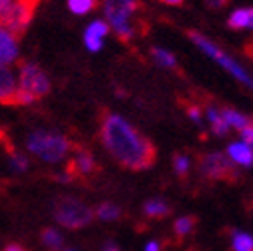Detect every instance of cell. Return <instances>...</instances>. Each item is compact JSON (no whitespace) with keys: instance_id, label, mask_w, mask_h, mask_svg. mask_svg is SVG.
<instances>
[{"instance_id":"cell-18","label":"cell","mask_w":253,"mask_h":251,"mask_svg":"<svg viewBox=\"0 0 253 251\" xmlns=\"http://www.w3.org/2000/svg\"><path fill=\"white\" fill-rule=\"evenodd\" d=\"M197 225V219L195 217H179L175 221V233L177 237H187L189 233H193Z\"/></svg>"},{"instance_id":"cell-5","label":"cell","mask_w":253,"mask_h":251,"mask_svg":"<svg viewBox=\"0 0 253 251\" xmlns=\"http://www.w3.org/2000/svg\"><path fill=\"white\" fill-rule=\"evenodd\" d=\"M18 86L24 92H28L35 101L44 99L50 92V81L44 75V71L39 65L28 62V60L18 62Z\"/></svg>"},{"instance_id":"cell-36","label":"cell","mask_w":253,"mask_h":251,"mask_svg":"<svg viewBox=\"0 0 253 251\" xmlns=\"http://www.w3.org/2000/svg\"><path fill=\"white\" fill-rule=\"evenodd\" d=\"M249 147H251V149H253V143H251V145H249Z\"/></svg>"},{"instance_id":"cell-35","label":"cell","mask_w":253,"mask_h":251,"mask_svg":"<svg viewBox=\"0 0 253 251\" xmlns=\"http://www.w3.org/2000/svg\"><path fill=\"white\" fill-rule=\"evenodd\" d=\"M105 251H119V249H117L115 245H107V247H105Z\"/></svg>"},{"instance_id":"cell-9","label":"cell","mask_w":253,"mask_h":251,"mask_svg":"<svg viewBox=\"0 0 253 251\" xmlns=\"http://www.w3.org/2000/svg\"><path fill=\"white\" fill-rule=\"evenodd\" d=\"M18 58V39L0 26V62L10 65Z\"/></svg>"},{"instance_id":"cell-31","label":"cell","mask_w":253,"mask_h":251,"mask_svg":"<svg viewBox=\"0 0 253 251\" xmlns=\"http://www.w3.org/2000/svg\"><path fill=\"white\" fill-rule=\"evenodd\" d=\"M157 2H163V4H169V6H183L185 0H157Z\"/></svg>"},{"instance_id":"cell-1","label":"cell","mask_w":253,"mask_h":251,"mask_svg":"<svg viewBox=\"0 0 253 251\" xmlns=\"http://www.w3.org/2000/svg\"><path fill=\"white\" fill-rule=\"evenodd\" d=\"M99 137L111 157L125 169L145 171L157 161V149L153 141L115 113H103Z\"/></svg>"},{"instance_id":"cell-10","label":"cell","mask_w":253,"mask_h":251,"mask_svg":"<svg viewBox=\"0 0 253 251\" xmlns=\"http://www.w3.org/2000/svg\"><path fill=\"white\" fill-rule=\"evenodd\" d=\"M105 14H107L111 30H115V35L121 41H131L133 39L135 28H133L131 16H123V14H117V12H105Z\"/></svg>"},{"instance_id":"cell-37","label":"cell","mask_w":253,"mask_h":251,"mask_svg":"<svg viewBox=\"0 0 253 251\" xmlns=\"http://www.w3.org/2000/svg\"><path fill=\"white\" fill-rule=\"evenodd\" d=\"M8 145H10V143H8ZM4 147H6V145H4Z\"/></svg>"},{"instance_id":"cell-19","label":"cell","mask_w":253,"mask_h":251,"mask_svg":"<svg viewBox=\"0 0 253 251\" xmlns=\"http://www.w3.org/2000/svg\"><path fill=\"white\" fill-rule=\"evenodd\" d=\"M233 249L235 251H253V237L243 231H233Z\"/></svg>"},{"instance_id":"cell-22","label":"cell","mask_w":253,"mask_h":251,"mask_svg":"<svg viewBox=\"0 0 253 251\" xmlns=\"http://www.w3.org/2000/svg\"><path fill=\"white\" fill-rule=\"evenodd\" d=\"M42 243L48 247V249H60V245H62V235L58 233V231H54V229H42Z\"/></svg>"},{"instance_id":"cell-34","label":"cell","mask_w":253,"mask_h":251,"mask_svg":"<svg viewBox=\"0 0 253 251\" xmlns=\"http://www.w3.org/2000/svg\"><path fill=\"white\" fill-rule=\"evenodd\" d=\"M249 10V20H247V28H253V8H247Z\"/></svg>"},{"instance_id":"cell-7","label":"cell","mask_w":253,"mask_h":251,"mask_svg":"<svg viewBox=\"0 0 253 251\" xmlns=\"http://www.w3.org/2000/svg\"><path fill=\"white\" fill-rule=\"evenodd\" d=\"M65 173L71 177V181H86L94 173H99V165H97V161H94L90 151H86L84 147H79L75 159L69 161Z\"/></svg>"},{"instance_id":"cell-6","label":"cell","mask_w":253,"mask_h":251,"mask_svg":"<svg viewBox=\"0 0 253 251\" xmlns=\"http://www.w3.org/2000/svg\"><path fill=\"white\" fill-rule=\"evenodd\" d=\"M189 39H191V41H193V42H195V44H197V46H199V48H201L205 54H209V56H211L215 62H219V65L223 67L225 71H229V73H231L235 79H239V81H241V83H245L247 86H253V79H251V77H249V75H247V73H245V71H243V69L237 65L235 60H231V58H229V56H227L223 50L217 48V46H215V44H213L209 39H205L203 35L195 33V30H189Z\"/></svg>"},{"instance_id":"cell-8","label":"cell","mask_w":253,"mask_h":251,"mask_svg":"<svg viewBox=\"0 0 253 251\" xmlns=\"http://www.w3.org/2000/svg\"><path fill=\"white\" fill-rule=\"evenodd\" d=\"M18 79L14 77V73L0 62V105H12L16 107V99H18Z\"/></svg>"},{"instance_id":"cell-11","label":"cell","mask_w":253,"mask_h":251,"mask_svg":"<svg viewBox=\"0 0 253 251\" xmlns=\"http://www.w3.org/2000/svg\"><path fill=\"white\" fill-rule=\"evenodd\" d=\"M141 6L139 0H105V12H117L123 16H133Z\"/></svg>"},{"instance_id":"cell-21","label":"cell","mask_w":253,"mask_h":251,"mask_svg":"<svg viewBox=\"0 0 253 251\" xmlns=\"http://www.w3.org/2000/svg\"><path fill=\"white\" fill-rule=\"evenodd\" d=\"M69 8L75 14H88L97 8V0H69Z\"/></svg>"},{"instance_id":"cell-14","label":"cell","mask_w":253,"mask_h":251,"mask_svg":"<svg viewBox=\"0 0 253 251\" xmlns=\"http://www.w3.org/2000/svg\"><path fill=\"white\" fill-rule=\"evenodd\" d=\"M205 113H207V119H209V123H211V129H213L215 135L223 137V135L229 133V125L225 123L223 117H221V111H219V109H215V107L209 105V107L205 109Z\"/></svg>"},{"instance_id":"cell-24","label":"cell","mask_w":253,"mask_h":251,"mask_svg":"<svg viewBox=\"0 0 253 251\" xmlns=\"http://www.w3.org/2000/svg\"><path fill=\"white\" fill-rule=\"evenodd\" d=\"M109 30H111V26L107 24V22H103V20H94L84 33H88V35H92V37H99V39H105L107 35H109Z\"/></svg>"},{"instance_id":"cell-32","label":"cell","mask_w":253,"mask_h":251,"mask_svg":"<svg viewBox=\"0 0 253 251\" xmlns=\"http://www.w3.org/2000/svg\"><path fill=\"white\" fill-rule=\"evenodd\" d=\"M12 2H14V0H0V14H2V12H4Z\"/></svg>"},{"instance_id":"cell-30","label":"cell","mask_w":253,"mask_h":251,"mask_svg":"<svg viewBox=\"0 0 253 251\" xmlns=\"http://www.w3.org/2000/svg\"><path fill=\"white\" fill-rule=\"evenodd\" d=\"M2 251H26V249H24L20 243H8V245H6Z\"/></svg>"},{"instance_id":"cell-33","label":"cell","mask_w":253,"mask_h":251,"mask_svg":"<svg viewBox=\"0 0 253 251\" xmlns=\"http://www.w3.org/2000/svg\"><path fill=\"white\" fill-rule=\"evenodd\" d=\"M145 251H161V245H159V243H155V241H151V243L147 245Z\"/></svg>"},{"instance_id":"cell-4","label":"cell","mask_w":253,"mask_h":251,"mask_svg":"<svg viewBox=\"0 0 253 251\" xmlns=\"http://www.w3.org/2000/svg\"><path fill=\"white\" fill-rule=\"evenodd\" d=\"M199 173L209 181H229L239 179L235 163L223 153H205L199 155Z\"/></svg>"},{"instance_id":"cell-20","label":"cell","mask_w":253,"mask_h":251,"mask_svg":"<svg viewBox=\"0 0 253 251\" xmlns=\"http://www.w3.org/2000/svg\"><path fill=\"white\" fill-rule=\"evenodd\" d=\"M153 58H155L157 65H161V67H165V69H175V67H177L175 56L169 54V52L163 50V48H153Z\"/></svg>"},{"instance_id":"cell-12","label":"cell","mask_w":253,"mask_h":251,"mask_svg":"<svg viewBox=\"0 0 253 251\" xmlns=\"http://www.w3.org/2000/svg\"><path fill=\"white\" fill-rule=\"evenodd\" d=\"M227 155L229 159L237 165H243V167H251L253 165V149L245 143H233L229 145L227 149Z\"/></svg>"},{"instance_id":"cell-13","label":"cell","mask_w":253,"mask_h":251,"mask_svg":"<svg viewBox=\"0 0 253 251\" xmlns=\"http://www.w3.org/2000/svg\"><path fill=\"white\" fill-rule=\"evenodd\" d=\"M221 117L225 119V123L229 125V127H233V129H245V127H249V125H253V119H249V117H245L243 113H239V111H235V109H229V107H225V109H221Z\"/></svg>"},{"instance_id":"cell-3","label":"cell","mask_w":253,"mask_h":251,"mask_svg":"<svg viewBox=\"0 0 253 251\" xmlns=\"http://www.w3.org/2000/svg\"><path fill=\"white\" fill-rule=\"evenodd\" d=\"M92 209L73 197H58L54 201V219L67 229H81L92 221Z\"/></svg>"},{"instance_id":"cell-2","label":"cell","mask_w":253,"mask_h":251,"mask_svg":"<svg viewBox=\"0 0 253 251\" xmlns=\"http://www.w3.org/2000/svg\"><path fill=\"white\" fill-rule=\"evenodd\" d=\"M26 149L46 163H58L69 155L73 143L54 131H33L26 139Z\"/></svg>"},{"instance_id":"cell-28","label":"cell","mask_w":253,"mask_h":251,"mask_svg":"<svg viewBox=\"0 0 253 251\" xmlns=\"http://www.w3.org/2000/svg\"><path fill=\"white\" fill-rule=\"evenodd\" d=\"M239 133H241V143H245V145H251V143H253V125H249V127L241 129Z\"/></svg>"},{"instance_id":"cell-17","label":"cell","mask_w":253,"mask_h":251,"mask_svg":"<svg viewBox=\"0 0 253 251\" xmlns=\"http://www.w3.org/2000/svg\"><path fill=\"white\" fill-rule=\"evenodd\" d=\"M94 217L103 219V221H115V219L121 217V209L113 203H101L97 207V211H94Z\"/></svg>"},{"instance_id":"cell-16","label":"cell","mask_w":253,"mask_h":251,"mask_svg":"<svg viewBox=\"0 0 253 251\" xmlns=\"http://www.w3.org/2000/svg\"><path fill=\"white\" fill-rule=\"evenodd\" d=\"M145 213L149 217H157V219H161V217H167L171 213V207L163 201V199H149L145 203Z\"/></svg>"},{"instance_id":"cell-29","label":"cell","mask_w":253,"mask_h":251,"mask_svg":"<svg viewBox=\"0 0 253 251\" xmlns=\"http://www.w3.org/2000/svg\"><path fill=\"white\" fill-rule=\"evenodd\" d=\"M209 8H223L229 4V0H205Z\"/></svg>"},{"instance_id":"cell-26","label":"cell","mask_w":253,"mask_h":251,"mask_svg":"<svg viewBox=\"0 0 253 251\" xmlns=\"http://www.w3.org/2000/svg\"><path fill=\"white\" fill-rule=\"evenodd\" d=\"M84 44H86V48H88V50H92V52H99V50L103 48V39H99V37H92V35L84 33Z\"/></svg>"},{"instance_id":"cell-23","label":"cell","mask_w":253,"mask_h":251,"mask_svg":"<svg viewBox=\"0 0 253 251\" xmlns=\"http://www.w3.org/2000/svg\"><path fill=\"white\" fill-rule=\"evenodd\" d=\"M247 20H249V10L247 8H239L229 16V26L231 28H247Z\"/></svg>"},{"instance_id":"cell-27","label":"cell","mask_w":253,"mask_h":251,"mask_svg":"<svg viewBox=\"0 0 253 251\" xmlns=\"http://www.w3.org/2000/svg\"><path fill=\"white\" fill-rule=\"evenodd\" d=\"M187 115H189V119H193L195 123H201V107L199 105L189 103L187 105Z\"/></svg>"},{"instance_id":"cell-25","label":"cell","mask_w":253,"mask_h":251,"mask_svg":"<svg viewBox=\"0 0 253 251\" xmlns=\"http://www.w3.org/2000/svg\"><path fill=\"white\" fill-rule=\"evenodd\" d=\"M173 165H175V171L179 177H185L189 173V159L185 155H175L173 157Z\"/></svg>"},{"instance_id":"cell-15","label":"cell","mask_w":253,"mask_h":251,"mask_svg":"<svg viewBox=\"0 0 253 251\" xmlns=\"http://www.w3.org/2000/svg\"><path fill=\"white\" fill-rule=\"evenodd\" d=\"M6 159H8V167L14 173H24L28 169V159H26L22 153H18L14 147H8L6 149Z\"/></svg>"}]
</instances>
